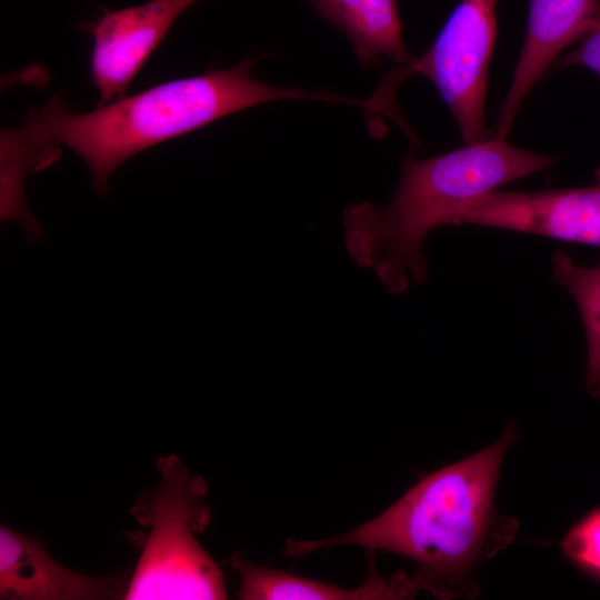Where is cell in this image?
I'll return each instance as SVG.
<instances>
[{
    "label": "cell",
    "instance_id": "obj_5",
    "mask_svg": "<svg viewBox=\"0 0 600 600\" xmlns=\"http://www.w3.org/2000/svg\"><path fill=\"white\" fill-rule=\"evenodd\" d=\"M497 2L461 0L421 57L394 64L386 74L367 100L368 113L390 116L396 87L404 79L420 74L439 91L464 143L489 138L484 126V99L497 37Z\"/></svg>",
    "mask_w": 600,
    "mask_h": 600
},
{
    "label": "cell",
    "instance_id": "obj_10",
    "mask_svg": "<svg viewBox=\"0 0 600 600\" xmlns=\"http://www.w3.org/2000/svg\"><path fill=\"white\" fill-rule=\"evenodd\" d=\"M368 551V576L353 588H342L297 576L290 572L260 566L240 554L232 558V567L240 576L238 599L242 600H381L411 598L418 591L412 579L404 573L384 579L380 576L373 558Z\"/></svg>",
    "mask_w": 600,
    "mask_h": 600
},
{
    "label": "cell",
    "instance_id": "obj_11",
    "mask_svg": "<svg viewBox=\"0 0 600 600\" xmlns=\"http://www.w3.org/2000/svg\"><path fill=\"white\" fill-rule=\"evenodd\" d=\"M349 39L363 67L390 58L394 64L411 58L402 39L397 0H306Z\"/></svg>",
    "mask_w": 600,
    "mask_h": 600
},
{
    "label": "cell",
    "instance_id": "obj_2",
    "mask_svg": "<svg viewBox=\"0 0 600 600\" xmlns=\"http://www.w3.org/2000/svg\"><path fill=\"white\" fill-rule=\"evenodd\" d=\"M510 426L482 450L431 472L363 524L319 540L288 539L289 557L357 546L404 556L418 564L419 590L440 598L468 589L469 572L506 547L516 521L497 513L494 492L503 458L516 438Z\"/></svg>",
    "mask_w": 600,
    "mask_h": 600
},
{
    "label": "cell",
    "instance_id": "obj_12",
    "mask_svg": "<svg viewBox=\"0 0 600 600\" xmlns=\"http://www.w3.org/2000/svg\"><path fill=\"white\" fill-rule=\"evenodd\" d=\"M552 278L574 300L583 322L587 341L586 386L600 400V267H582L559 250L551 258Z\"/></svg>",
    "mask_w": 600,
    "mask_h": 600
},
{
    "label": "cell",
    "instance_id": "obj_13",
    "mask_svg": "<svg viewBox=\"0 0 600 600\" xmlns=\"http://www.w3.org/2000/svg\"><path fill=\"white\" fill-rule=\"evenodd\" d=\"M561 548L569 560L600 576V509L573 526L561 541Z\"/></svg>",
    "mask_w": 600,
    "mask_h": 600
},
{
    "label": "cell",
    "instance_id": "obj_1",
    "mask_svg": "<svg viewBox=\"0 0 600 600\" xmlns=\"http://www.w3.org/2000/svg\"><path fill=\"white\" fill-rule=\"evenodd\" d=\"M259 59L249 57L229 69L167 81L84 113L71 112L64 93L57 92L20 126L1 130V171L24 181L30 171L50 166L66 147L87 163L96 190L106 194L116 168L154 144L261 103L330 101L327 92L256 80L250 71Z\"/></svg>",
    "mask_w": 600,
    "mask_h": 600
},
{
    "label": "cell",
    "instance_id": "obj_9",
    "mask_svg": "<svg viewBox=\"0 0 600 600\" xmlns=\"http://www.w3.org/2000/svg\"><path fill=\"white\" fill-rule=\"evenodd\" d=\"M124 578L91 577L56 561L41 540L0 527V598L91 600L123 598Z\"/></svg>",
    "mask_w": 600,
    "mask_h": 600
},
{
    "label": "cell",
    "instance_id": "obj_3",
    "mask_svg": "<svg viewBox=\"0 0 600 600\" xmlns=\"http://www.w3.org/2000/svg\"><path fill=\"white\" fill-rule=\"evenodd\" d=\"M558 160L496 136L427 159L407 153L387 204L364 201L346 207L347 252L358 267L371 270L389 293H403L411 283L427 279L423 242L432 229L448 226L452 214L473 199Z\"/></svg>",
    "mask_w": 600,
    "mask_h": 600
},
{
    "label": "cell",
    "instance_id": "obj_6",
    "mask_svg": "<svg viewBox=\"0 0 600 600\" xmlns=\"http://www.w3.org/2000/svg\"><path fill=\"white\" fill-rule=\"evenodd\" d=\"M477 224L600 247V176L589 187L532 192L494 190L473 199L448 226Z\"/></svg>",
    "mask_w": 600,
    "mask_h": 600
},
{
    "label": "cell",
    "instance_id": "obj_14",
    "mask_svg": "<svg viewBox=\"0 0 600 600\" xmlns=\"http://www.w3.org/2000/svg\"><path fill=\"white\" fill-rule=\"evenodd\" d=\"M584 67L600 77V21L579 42L578 47L558 59L554 69Z\"/></svg>",
    "mask_w": 600,
    "mask_h": 600
},
{
    "label": "cell",
    "instance_id": "obj_4",
    "mask_svg": "<svg viewBox=\"0 0 600 600\" xmlns=\"http://www.w3.org/2000/svg\"><path fill=\"white\" fill-rule=\"evenodd\" d=\"M157 466L159 486L131 509L150 531L122 599H226L222 572L196 538L211 519L206 481L174 456Z\"/></svg>",
    "mask_w": 600,
    "mask_h": 600
},
{
    "label": "cell",
    "instance_id": "obj_8",
    "mask_svg": "<svg viewBox=\"0 0 600 600\" xmlns=\"http://www.w3.org/2000/svg\"><path fill=\"white\" fill-rule=\"evenodd\" d=\"M600 21V0H530L528 28L506 98L496 137L510 132L524 99L559 54Z\"/></svg>",
    "mask_w": 600,
    "mask_h": 600
},
{
    "label": "cell",
    "instance_id": "obj_7",
    "mask_svg": "<svg viewBox=\"0 0 600 600\" xmlns=\"http://www.w3.org/2000/svg\"><path fill=\"white\" fill-rule=\"evenodd\" d=\"M202 0H150L84 23L92 37L90 76L102 106L124 97L176 19Z\"/></svg>",
    "mask_w": 600,
    "mask_h": 600
}]
</instances>
